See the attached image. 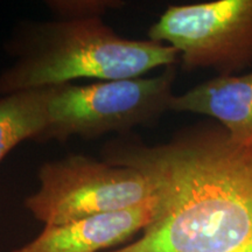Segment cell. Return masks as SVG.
Listing matches in <instances>:
<instances>
[{"label": "cell", "mask_w": 252, "mask_h": 252, "mask_svg": "<svg viewBox=\"0 0 252 252\" xmlns=\"http://www.w3.org/2000/svg\"><path fill=\"white\" fill-rule=\"evenodd\" d=\"M175 75L171 65L154 77L54 86L48 105L49 124L40 141L94 139L110 132L124 135L135 126L154 124L171 110Z\"/></svg>", "instance_id": "cell-3"}, {"label": "cell", "mask_w": 252, "mask_h": 252, "mask_svg": "<svg viewBox=\"0 0 252 252\" xmlns=\"http://www.w3.org/2000/svg\"><path fill=\"white\" fill-rule=\"evenodd\" d=\"M52 93L53 87H46L0 94V162L24 140H41Z\"/></svg>", "instance_id": "cell-8"}, {"label": "cell", "mask_w": 252, "mask_h": 252, "mask_svg": "<svg viewBox=\"0 0 252 252\" xmlns=\"http://www.w3.org/2000/svg\"><path fill=\"white\" fill-rule=\"evenodd\" d=\"M156 195L119 212L100 214L60 225H45L33 241L11 252H99L130 239L150 224Z\"/></svg>", "instance_id": "cell-6"}, {"label": "cell", "mask_w": 252, "mask_h": 252, "mask_svg": "<svg viewBox=\"0 0 252 252\" xmlns=\"http://www.w3.org/2000/svg\"><path fill=\"white\" fill-rule=\"evenodd\" d=\"M6 50L14 62L0 74V94L80 78L143 77L180 58L165 43L122 37L102 18L26 21L15 28Z\"/></svg>", "instance_id": "cell-2"}, {"label": "cell", "mask_w": 252, "mask_h": 252, "mask_svg": "<svg viewBox=\"0 0 252 252\" xmlns=\"http://www.w3.org/2000/svg\"><path fill=\"white\" fill-rule=\"evenodd\" d=\"M171 110L216 119L236 143L252 146V72L217 76L174 96Z\"/></svg>", "instance_id": "cell-7"}, {"label": "cell", "mask_w": 252, "mask_h": 252, "mask_svg": "<svg viewBox=\"0 0 252 252\" xmlns=\"http://www.w3.org/2000/svg\"><path fill=\"white\" fill-rule=\"evenodd\" d=\"M100 157L143 173L156 195L143 235L108 252H252V146L220 124L188 126L157 145L119 135Z\"/></svg>", "instance_id": "cell-1"}, {"label": "cell", "mask_w": 252, "mask_h": 252, "mask_svg": "<svg viewBox=\"0 0 252 252\" xmlns=\"http://www.w3.org/2000/svg\"><path fill=\"white\" fill-rule=\"evenodd\" d=\"M47 4L59 19H88L102 18L108 9L117 8L123 2L110 0H54Z\"/></svg>", "instance_id": "cell-9"}, {"label": "cell", "mask_w": 252, "mask_h": 252, "mask_svg": "<svg viewBox=\"0 0 252 252\" xmlns=\"http://www.w3.org/2000/svg\"><path fill=\"white\" fill-rule=\"evenodd\" d=\"M150 40L179 53L182 68H213L220 76L252 64V0L169 6L149 31Z\"/></svg>", "instance_id": "cell-5"}, {"label": "cell", "mask_w": 252, "mask_h": 252, "mask_svg": "<svg viewBox=\"0 0 252 252\" xmlns=\"http://www.w3.org/2000/svg\"><path fill=\"white\" fill-rule=\"evenodd\" d=\"M40 187L25 207L45 225H60L127 209L154 196L149 179L137 169L74 154L40 167Z\"/></svg>", "instance_id": "cell-4"}]
</instances>
